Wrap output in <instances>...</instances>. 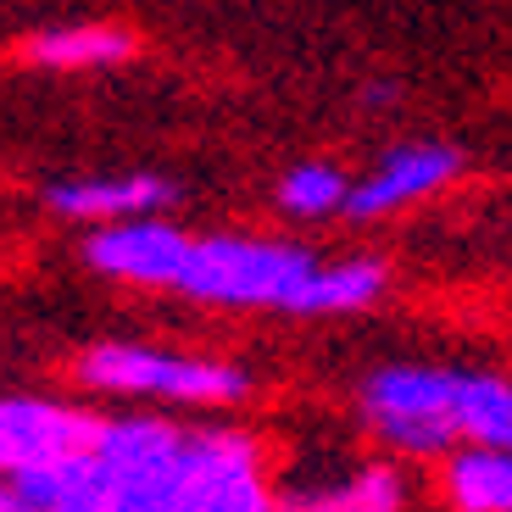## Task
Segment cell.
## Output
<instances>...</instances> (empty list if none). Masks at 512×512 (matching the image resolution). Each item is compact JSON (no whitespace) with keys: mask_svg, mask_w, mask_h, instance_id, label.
Segmentation results:
<instances>
[{"mask_svg":"<svg viewBox=\"0 0 512 512\" xmlns=\"http://www.w3.org/2000/svg\"><path fill=\"white\" fill-rule=\"evenodd\" d=\"M184 457L190 429H173L162 418H123L106 423L84 457L6 479L34 512H179Z\"/></svg>","mask_w":512,"mask_h":512,"instance_id":"obj_1","label":"cell"},{"mask_svg":"<svg viewBox=\"0 0 512 512\" xmlns=\"http://www.w3.org/2000/svg\"><path fill=\"white\" fill-rule=\"evenodd\" d=\"M323 262L290 240H240V234H218V240H195L184 256V273L173 290L195 295V301H223V307H295V295L307 290V279Z\"/></svg>","mask_w":512,"mask_h":512,"instance_id":"obj_2","label":"cell"},{"mask_svg":"<svg viewBox=\"0 0 512 512\" xmlns=\"http://www.w3.org/2000/svg\"><path fill=\"white\" fill-rule=\"evenodd\" d=\"M457 384L462 368H379L362 384V412L390 446L435 457L462 440Z\"/></svg>","mask_w":512,"mask_h":512,"instance_id":"obj_3","label":"cell"},{"mask_svg":"<svg viewBox=\"0 0 512 512\" xmlns=\"http://www.w3.org/2000/svg\"><path fill=\"white\" fill-rule=\"evenodd\" d=\"M78 373L95 390H117V396L201 401V407H223V401L245 396V373L229 368V362L167 357V351H151V346H95V351H84Z\"/></svg>","mask_w":512,"mask_h":512,"instance_id":"obj_4","label":"cell"},{"mask_svg":"<svg viewBox=\"0 0 512 512\" xmlns=\"http://www.w3.org/2000/svg\"><path fill=\"white\" fill-rule=\"evenodd\" d=\"M179 512H279L251 440L234 429H190Z\"/></svg>","mask_w":512,"mask_h":512,"instance_id":"obj_5","label":"cell"},{"mask_svg":"<svg viewBox=\"0 0 512 512\" xmlns=\"http://www.w3.org/2000/svg\"><path fill=\"white\" fill-rule=\"evenodd\" d=\"M106 423L62 401L12 396L0 401V474H34V468H62V462L95 451Z\"/></svg>","mask_w":512,"mask_h":512,"instance_id":"obj_6","label":"cell"},{"mask_svg":"<svg viewBox=\"0 0 512 512\" xmlns=\"http://www.w3.org/2000/svg\"><path fill=\"white\" fill-rule=\"evenodd\" d=\"M190 234L173 229V223H156V218H128V223H106L84 256H90L95 273H112V279L128 284H162L173 290L184 273V256H190Z\"/></svg>","mask_w":512,"mask_h":512,"instance_id":"obj_7","label":"cell"},{"mask_svg":"<svg viewBox=\"0 0 512 512\" xmlns=\"http://www.w3.org/2000/svg\"><path fill=\"white\" fill-rule=\"evenodd\" d=\"M462 156L451 145H396V151H384L379 167H373L368 179L351 184L346 195V212L351 218H384V212H401V206L423 201V195H435L440 184L457 179Z\"/></svg>","mask_w":512,"mask_h":512,"instance_id":"obj_8","label":"cell"},{"mask_svg":"<svg viewBox=\"0 0 512 512\" xmlns=\"http://www.w3.org/2000/svg\"><path fill=\"white\" fill-rule=\"evenodd\" d=\"M173 201V184L156 173H128V179H78L56 184L51 206L62 218H95V223H128V218H151L156 206Z\"/></svg>","mask_w":512,"mask_h":512,"instance_id":"obj_9","label":"cell"},{"mask_svg":"<svg viewBox=\"0 0 512 512\" xmlns=\"http://www.w3.org/2000/svg\"><path fill=\"white\" fill-rule=\"evenodd\" d=\"M134 56V39L123 28L101 23H73V28H45L28 39V62L56 67V73H78V67H117Z\"/></svg>","mask_w":512,"mask_h":512,"instance_id":"obj_10","label":"cell"},{"mask_svg":"<svg viewBox=\"0 0 512 512\" xmlns=\"http://www.w3.org/2000/svg\"><path fill=\"white\" fill-rule=\"evenodd\" d=\"M446 490L457 512H512V451L468 446L446 462Z\"/></svg>","mask_w":512,"mask_h":512,"instance_id":"obj_11","label":"cell"},{"mask_svg":"<svg viewBox=\"0 0 512 512\" xmlns=\"http://www.w3.org/2000/svg\"><path fill=\"white\" fill-rule=\"evenodd\" d=\"M384 262H373V256H351V262H329V268H318L307 279V290L295 295L290 312H357L368 307V301H379L384 295Z\"/></svg>","mask_w":512,"mask_h":512,"instance_id":"obj_12","label":"cell"},{"mask_svg":"<svg viewBox=\"0 0 512 512\" xmlns=\"http://www.w3.org/2000/svg\"><path fill=\"white\" fill-rule=\"evenodd\" d=\"M401 501H407V490L390 468H362L340 485L301 490V496L279 501V512H401Z\"/></svg>","mask_w":512,"mask_h":512,"instance_id":"obj_13","label":"cell"},{"mask_svg":"<svg viewBox=\"0 0 512 512\" xmlns=\"http://www.w3.org/2000/svg\"><path fill=\"white\" fill-rule=\"evenodd\" d=\"M457 423H462V440L512 451V384L496 379V373H462Z\"/></svg>","mask_w":512,"mask_h":512,"instance_id":"obj_14","label":"cell"},{"mask_svg":"<svg viewBox=\"0 0 512 512\" xmlns=\"http://www.w3.org/2000/svg\"><path fill=\"white\" fill-rule=\"evenodd\" d=\"M351 179L329 162H301L279 179V206L290 218H323V212H346Z\"/></svg>","mask_w":512,"mask_h":512,"instance_id":"obj_15","label":"cell"},{"mask_svg":"<svg viewBox=\"0 0 512 512\" xmlns=\"http://www.w3.org/2000/svg\"><path fill=\"white\" fill-rule=\"evenodd\" d=\"M0 512H34V507L23 501V490H17L6 474H0Z\"/></svg>","mask_w":512,"mask_h":512,"instance_id":"obj_16","label":"cell"},{"mask_svg":"<svg viewBox=\"0 0 512 512\" xmlns=\"http://www.w3.org/2000/svg\"><path fill=\"white\" fill-rule=\"evenodd\" d=\"M362 101H368V106H384V101H396V90H390V84H373V90H362Z\"/></svg>","mask_w":512,"mask_h":512,"instance_id":"obj_17","label":"cell"}]
</instances>
